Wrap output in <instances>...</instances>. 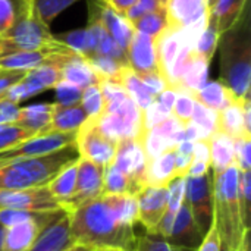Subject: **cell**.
Here are the masks:
<instances>
[{"instance_id": "30", "label": "cell", "mask_w": 251, "mask_h": 251, "mask_svg": "<svg viewBox=\"0 0 251 251\" xmlns=\"http://www.w3.org/2000/svg\"><path fill=\"white\" fill-rule=\"evenodd\" d=\"M247 6L249 0H216L210 9V15L216 21L219 32L222 34L229 29L241 18Z\"/></svg>"}, {"instance_id": "38", "label": "cell", "mask_w": 251, "mask_h": 251, "mask_svg": "<svg viewBox=\"0 0 251 251\" xmlns=\"http://www.w3.org/2000/svg\"><path fill=\"white\" fill-rule=\"evenodd\" d=\"M219 29H218V25H216V21L213 19V16L210 15L209 18V22H207V26L206 29L201 32L197 44H196V49H194V53L204 57L206 60L212 62V57L218 49V43H219Z\"/></svg>"}, {"instance_id": "45", "label": "cell", "mask_w": 251, "mask_h": 251, "mask_svg": "<svg viewBox=\"0 0 251 251\" xmlns=\"http://www.w3.org/2000/svg\"><path fill=\"white\" fill-rule=\"evenodd\" d=\"M31 137H34V134L18 125H0V151L7 150Z\"/></svg>"}, {"instance_id": "44", "label": "cell", "mask_w": 251, "mask_h": 251, "mask_svg": "<svg viewBox=\"0 0 251 251\" xmlns=\"http://www.w3.org/2000/svg\"><path fill=\"white\" fill-rule=\"evenodd\" d=\"M185 194V176H176L168 184V201L166 212L169 215H176L184 203Z\"/></svg>"}, {"instance_id": "43", "label": "cell", "mask_w": 251, "mask_h": 251, "mask_svg": "<svg viewBox=\"0 0 251 251\" xmlns=\"http://www.w3.org/2000/svg\"><path fill=\"white\" fill-rule=\"evenodd\" d=\"M134 251H191L169 244L165 238L156 234H141L135 238Z\"/></svg>"}, {"instance_id": "15", "label": "cell", "mask_w": 251, "mask_h": 251, "mask_svg": "<svg viewBox=\"0 0 251 251\" xmlns=\"http://www.w3.org/2000/svg\"><path fill=\"white\" fill-rule=\"evenodd\" d=\"M138 222L146 228V232L153 234L166 212L168 187L146 185L137 196Z\"/></svg>"}, {"instance_id": "55", "label": "cell", "mask_w": 251, "mask_h": 251, "mask_svg": "<svg viewBox=\"0 0 251 251\" xmlns=\"http://www.w3.org/2000/svg\"><path fill=\"white\" fill-rule=\"evenodd\" d=\"M196 251H221V240H219V234H218L215 222H212L210 229L206 232L201 244Z\"/></svg>"}, {"instance_id": "41", "label": "cell", "mask_w": 251, "mask_h": 251, "mask_svg": "<svg viewBox=\"0 0 251 251\" xmlns=\"http://www.w3.org/2000/svg\"><path fill=\"white\" fill-rule=\"evenodd\" d=\"M76 1L79 0H35V13L46 25H50V22Z\"/></svg>"}, {"instance_id": "53", "label": "cell", "mask_w": 251, "mask_h": 251, "mask_svg": "<svg viewBox=\"0 0 251 251\" xmlns=\"http://www.w3.org/2000/svg\"><path fill=\"white\" fill-rule=\"evenodd\" d=\"M26 75L25 71H10V69H0V100L3 99L4 93L19 82Z\"/></svg>"}, {"instance_id": "42", "label": "cell", "mask_w": 251, "mask_h": 251, "mask_svg": "<svg viewBox=\"0 0 251 251\" xmlns=\"http://www.w3.org/2000/svg\"><path fill=\"white\" fill-rule=\"evenodd\" d=\"M250 193L251 174L250 171H240L238 174V201L241 210V219L246 228L250 229Z\"/></svg>"}, {"instance_id": "47", "label": "cell", "mask_w": 251, "mask_h": 251, "mask_svg": "<svg viewBox=\"0 0 251 251\" xmlns=\"http://www.w3.org/2000/svg\"><path fill=\"white\" fill-rule=\"evenodd\" d=\"M54 91H56V103L60 106H75L79 104L81 101L82 90L71 82L59 81L54 85Z\"/></svg>"}, {"instance_id": "5", "label": "cell", "mask_w": 251, "mask_h": 251, "mask_svg": "<svg viewBox=\"0 0 251 251\" xmlns=\"http://www.w3.org/2000/svg\"><path fill=\"white\" fill-rule=\"evenodd\" d=\"M62 43L50 32L35 10L21 18L9 31L0 38V56L16 51H32L49 47H57Z\"/></svg>"}, {"instance_id": "17", "label": "cell", "mask_w": 251, "mask_h": 251, "mask_svg": "<svg viewBox=\"0 0 251 251\" xmlns=\"http://www.w3.org/2000/svg\"><path fill=\"white\" fill-rule=\"evenodd\" d=\"M75 244L69 226V213L62 209L59 215L41 229L35 243L28 251H66Z\"/></svg>"}, {"instance_id": "21", "label": "cell", "mask_w": 251, "mask_h": 251, "mask_svg": "<svg viewBox=\"0 0 251 251\" xmlns=\"http://www.w3.org/2000/svg\"><path fill=\"white\" fill-rule=\"evenodd\" d=\"M72 51L63 43L57 47H49L41 50L32 51H16L6 56H0V69H10V71H31L40 66L44 60H47L51 54L56 53H69Z\"/></svg>"}, {"instance_id": "3", "label": "cell", "mask_w": 251, "mask_h": 251, "mask_svg": "<svg viewBox=\"0 0 251 251\" xmlns=\"http://www.w3.org/2000/svg\"><path fill=\"white\" fill-rule=\"evenodd\" d=\"M78 159V147L74 143L44 156L0 163V190L46 187L59 172Z\"/></svg>"}, {"instance_id": "37", "label": "cell", "mask_w": 251, "mask_h": 251, "mask_svg": "<svg viewBox=\"0 0 251 251\" xmlns=\"http://www.w3.org/2000/svg\"><path fill=\"white\" fill-rule=\"evenodd\" d=\"M191 122L199 128L201 140H209L218 131V112L196 101Z\"/></svg>"}, {"instance_id": "46", "label": "cell", "mask_w": 251, "mask_h": 251, "mask_svg": "<svg viewBox=\"0 0 251 251\" xmlns=\"http://www.w3.org/2000/svg\"><path fill=\"white\" fill-rule=\"evenodd\" d=\"M194 103H196V100H194L193 94H190L187 91H176V99H175V103L172 107V115L184 125L191 122Z\"/></svg>"}, {"instance_id": "35", "label": "cell", "mask_w": 251, "mask_h": 251, "mask_svg": "<svg viewBox=\"0 0 251 251\" xmlns=\"http://www.w3.org/2000/svg\"><path fill=\"white\" fill-rule=\"evenodd\" d=\"M60 43H63L66 47H69L72 51L84 56L85 59H90L96 54V44L93 34L88 28H78L68 31L62 34L60 37H56Z\"/></svg>"}, {"instance_id": "16", "label": "cell", "mask_w": 251, "mask_h": 251, "mask_svg": "<svg viewBox=\"0 0 251 251\" xmlns=\"http://www.w3.org/2000/svg\"><path fill=\"white\" fill-rule=\"evenodd\" d=\"M162 238H165L172 246L196 251L201 244L204 234L200 231V228L196 224L187 204L182 203V206L178 210V213L175 215L168 232Z\"/></svg>"}, {"instance_id": "50", "label": "cell", "mask_w": 251, "mask_h": 251, "mask_svg": "<svg viewBox=\"0 0 251 251\" xmlns=\"http://www.w3.org/2000/svg\"><path fill=\"white\" fill-rule=\"evenodd\" d=\"M235 150V165L238 171L251 169V138H237L234 140Z\"/></svg>"}, {"instance_id": "1", "label": "cell", "mask_w": 251, "mask_h": 251, "mask_svg": "<svg viewBox=\"0 0 251 251\" xmlns=\"http://www.w3.org/2000/svg\"><path fill=\"white\" fill-rule=\"evenodd\" d=\"M69 226L76 244L97 249H121L134 251L138 222L135 196H100L71 210Z\"/></svg>"}, {"instance_id": "40", "label": "cell", "mask_w": 251, "mask_h": 251, "mask_svg": "<svg viewBox=\"0 0 251 251\" xmlns=\"http://www.w3.org/2000/svg\"><path fill=\"white\" fill-rule=\"evenodd\" d=\"M87 60L91 65V68L94 69V72L101 79H109V81H115V82H116L119 74L122 72V69L128 66L116 59H112L107 56H100V54H94L93 57H90Z\"/></svg>"}, {"instance_id": "20", "label": "cell", "mask_w": 251, "mask_h": 251, "mask_svg": "<svg viewBox=\"0 0 251 251\" xmlns=\"http://www.w3.org/2000/svg\"><path fill=\"white\" fill-rule=\"evenodd\" d=\"M60 81L71 82V84L76 85L78 88L84 90L90 85L100 84L101 78L94 72V69L91 68V65L88 63V60L84 56H81L75 51H71L65 56V59L62 62Z\"/></svg>"}, {"instance_id": "32", "label": "cell", "mask_w": 251, "mask_h": 251, "mask_svg": "<svg viewBox=\"0 0 251 251\" xmlns=\"http://www.w3.org/2000/svg\"><path fill=\"white\" fill-rule=\"evenodd\" d=\"M35 10V0H0V38L24 16Z\"/></svg>"}, {"instance_id": "14", "label": "cell", "mask_w": 251, "mask_h": 251, "mask_svg": "<svg viewBox=\"0 0 251 251\" xmlns=\"http://www.w3.org/2000/svg\"><path fill=\"white\" fill-rule=\"evenodd\" d=\"M88 15L99 19V22L104 26L113 41L121 49L126 50L134 34V26L124 15L115 12L101 0H88Z\"/></svg>"}, {"instance_id": "36", "label": "cell", "mask_w": 251, "mask_h": 251, "mask_svg": "<svg viewBox=\"0 0 251 251\" xmlns=\"http://www.w3.org/2000/svg\"><path fill=\"white\" fill-rule=\"evenodd\" d=\"M132 26H134V31H138L151 38H156L169 26L165 6H162L150 13L143 15L141 18H138L137 21L132 22Z\"/></svg>"}, {"instance_id": "12", "label": "cell", "mask_w": 251, "mask_h": 251, "mask_svg": "<svg viewBox=\"0 0 251 251\" xmlns=\"http://www.w3.org/2000/svg\"><path fill=\"white\" fill-rule=\"evenodd\" d=\"M76 185L75 193L69 203L63 207L66 212L93 199L103 196V178L104 166H100L91 160L79 157L76 160Z\"/></svg>"}, {"instance_id": "29", "label": "cell", "mask_w": 251, "mask_h": 251, "mask_svg": "<svg viewBox=\"0 0 251 251\" xmlns=\"http://www.w3.org/2000/svg\"><path fill=\"white\" fill-rule=\"evenodd\" d=\"M193 97L200 104L216 112H221L231 103L237 101V99L221 81H207L199 91L193 94Z\"/></svg>"}, {"instance_id": "25", "label": "cell", "mask_w": 251, "mask_h": 251, "mask_svg": "<svg viewBox=\"0 0 251 251\" xmlns=\"http://www.w3.org/2000/svg\"><path fill=\"white\" fill-rule=\"evenodd\" d=\"M210 147V169L213 174H221L226 168L235 165V150L234 138L226 134L216 131L209 138Z\"/></svg>"}, {"instance_id": "49", "label": "cell", "mask_w": 251, "mask_h": 251, "mask_svg": "<svg viewBox=\"0 0 251 251\" xmlns=\"http://www.w3.org/2000/svg\"><path fill=\"white\" fill-rule=\"evenodd\" d=\"M171 115L172 113L163 109L157 101H153L146 110H143V131H150Z\"/></svg>"}, {"instance_id": "60", "label": "cell", "mask_w": 251, "mask_h": 251, "mask_svg": "<svg viewBox=\"0 0 251 251\" xmlns=\"http://www.w3.org/2000/svg\"><path fill=\"white\" fill-rule=\"evenodd\" d=\"M93 251H126V250H121V249H97V250Z\"/></svg>"}, {"instance_id": "33", "label": "cell", "mask_w": 251, "mask_h": 251, "mask_svg": "<svg viewBox=\"0 0 251 251\" xmlns=\"http://www.w3.org/2000/svg\"><path fill=\"white\" fill-rule=\"evenodd\" d=\"M116 82H119L125 88L128 96L135 101V104L141 110H146L154 101V97L151 96V93L146 88L143 81L138 78V75L129 66L122 69Z\"/></svg>"}, {"instance_id": "7", "label": "cell", "mask_w": 251, "mask_h": 251, "mask_svg": "<svg viewBox=\"0 0 251 251\" xmlns=\"http://www.w3.org/2000/svg\"><path fill=\"white\" fill-rule=\"evenodd\" d=\"M184 203L200 231L206 235L213 222V191L210 172L201 176H185Z\"/></svg>"}, {"instance_id": "31", "label": "cell", "mask_w": 251, "mask_h": 251, "mask_svg": "<svg viewBox=\"0 0 251 251\" xmlns=\"http://www.w3.org/2000/svg\"><path fill=\"white\" fill-rule=\"evenodd\" d=\"M76 162L68 165L62 172H59L47 185L51 196L57 200V203L62 206V209L69 203L75 193L76 185Z\"/></svg>"}, {"instance_id": "28", "label": "cell", "mask_w": 251, "mask_h": 251, "mask_svg": "<svg viewBox=\"0 0 251 251\" xmlns=\"http://www.w3.org/2000/svg\"><path fill=\"white\" fill-rule=\"evenodd\" d=\"M218 131L226 134L228 137L237 138H251V132L246 129L243 100H237L226 106L224 110L218 112Z\"/></svg>"}, {"instance_id": "2", "label": "cell", "mask_w": 251, "mask_h": 251, "mask_svg": "<svg viewBox=\"0 0 251 251\" xmlns=\"http://www.w3.org/2000/svg\"><path fill=\"white\" fill-rule=\"evenodd\" d=\"M249 6L241 18L219 35L221 82L237 100L250 96L251 85V28Z\"/></svg>"}, {"instance_id": "59", "label": "cell", "mask_w": 251, "mask_h": 251, "mask_svg": "<svg viewBox=\"0 0 251 251\" xmlns=\"http://www.w3.org/2000/svg\"><path fill=\"white\" fill-rule=\"evenodd\" d=\"M3 235H4V228L0 226V251H3Z\"/></svg>"}, {"instance_id": "61", "label": "cell", "mask_w": 251, "mask_h": 251, "mask_svg": "<svg viewBox=\"0 0 251 251\" xmlns=\"http://www.w3.org/2000/svg\"><path fill=\"white\" fill-rule=\"evenodd\" d=\"M215 1H216V0H207V6H209V10H210V9L213 7Z\"/></svg>"}, {"instance_id": "19", "label": "cell", "mask_w": 251, "mask_h": 251, "mask_svg": "<svg viewBox=\"0 0 251 251\" xmlns=\"http://www.w3.org/2000/svg\"><path fill=\"white\" fill-rule=\"evenodd\" d=\"M163 6L169 26L176 29L193 24L210 12L207 0H165Z\"/></svg>"}, {"instance_id": "34", "label": "cell", "mask_w": 251, "mask_h": 251, "mask_svg": "<svg viewBox=\"0 0 251 251\" xmlns=\"http://www.w3.org/2000/svg\"><path fill=\"white\" fill-rule=\"evenodd\" d=\"M138 188L113 165L104 166V178H103V194L104 196H121L129 194L137 196Z\"/></svg>"}, {"instance_id": "23", "label": "cell", "mask_w": 251, "mask_h": 251, "mask_svg": "<svg viewBox=\"0 0 251 251\" xmlns=\"http://www.w3.org/2000/svg\"><path fill=\"white\" fill-rule=\"evenodd\" d=\"M209 66H210L209 60L191 51L182 68L179 81L174 90L194 94L209 81Z\"/></svg>"}, {"instance_id": "48", "label": "cell", "mask_w": 251, "mask_h": 251, "mask_svg": "<svg viewBox=\"0 0 251 251\" xmlns=\"http://www.w3.org/2000/svg\"><path fill=\"white\" fill-rule=\"evenodd\" d=\"M41 212H29V210H13V209H0V226L4 229L15 226L18 224L35 219Z\"/></svg>"}, {"instance_id": "22", "label": "cell", "mask_w": 251, "mask_h": 251, "mask_svg": "<svg viewBox=\"0 0 251 251\" xmlns=\"http://www.w3.org/2000/svg\"><path fill=\"white\" fill-rule=\"evenodd\" d=\"M154 47H156V54H157V62H159V71L166 79L181 50L185 47L182 43L179 29L168 26L160 35L154 38Z\"/></svg>"}, {"instance_id": "54", "label": "cell", "mask_w": 251, "mask_h": 251, "mask_svg": "<svg viewBox=\"0 0 251 251\" xmlns=\"http://www.w3.org/2000/svg\"><path fill=\"white\" fill-rule=\"evenodd\" d=\"M19 106L9 100H0V125H10L15 124L19 115Z\"/></svg>"}, {"instance_id": "4", "label": "cell", "mask_w": 251, "mask_h": 251, "mask_svg": "<svg viewBox=\"0 0 251 251\" xmlns=\"http://www.w3.org/2000/svg\"><path fill=\"white\" fill-rule=\"evenodd\" d=\"M238 168L232 165L221 174L212 176L213 191V222L216 225L221 250L235 251L243 237L250 232L241 219L238 201Z\"/></svg>"}, {"instance_id": "62", "label": "cell", "mask_w": 251, "mask_h": 251, "mask_svg": "<svg viewBox=\"0 0 251 251\" xmlns=\"http://www.w3.org/2000/svg\"><path fill=\"white\" fill-rule=\"evenodd\" d=\"M159 1H165V0H159Z\"/></svg>"}, {"instance_id": "6", "label": "cell", "mask_w": 251, "mask_h": 251, "mask_svg": "<svg viewBox=\"0 0 251 251\" xmlns=\"http://www.w3.org/2000/svg\"><path fill=\"white\" fill-rule=\"evenodd\" d=\"M97 128L107 138L119 143L125 138L143 137V110L126 96L119 101L104 106V112L96 119Z\"/></svg>"}, {"instance_id": "39", "label": "cell", "mask_w": 251, "mask_h": 251, "mask_svg": "<svg viewBox=\"0 0 251 251\" xmlns=\"http://www.w3.org/2000/svg\"><path fill=\"white\" fill-rule=\"evenodd\" d=\"M79 104L84 109L87 119H97L104 112V99H103L100 85L94 84V85L84 88Z\"/></svg>"}, {"instance_id": "13", "label": "cell", "mask_w": 251, "mask_h": 251, "mask_svg": "<svg viewBox=\"0 0 251 251\" xmlns=\"http://www.w3.org/2000/svg\"><path fill=\"white\" fill-rule=\"evenodd\" d=\"M57 210H47L41 212L35 219L18 224L4 229L3 235V251H28L35 243L37 237L40 235L41 229L49 225L60 212Z\"/></svg>"}, {"instance_id": "18", "label": "cell", "mask_w": 251, "mask_h": 251, "mask_svg": "<svg viewBox=\"0 0 251 251\" xmlns=\"http://www.w3.org/2000/svg\"><path fill=\"white\" fill-rule=\"evenodd\" d=\"M126 57H128V66L137 75L160 72L156 47H154V38L146 34L134 31L129 44L126 47Z\"/></svg>"}, {"instance_id": "11", "label": "cell", "mask_w": 251, "mask_h": 251, "mask_svg": "<svg viewBox=\"0 0 251 251\" xmlns=\"http://www.w3.org/2000/svg\"><path fill=\"white\" fill-rule=\"evenodd\" d=\"M0 209L47 212L62 209V206L46 185L28 190H0Z\"/></svg>"}, {"instance_id": "27", "label": "cell", "mask_w": 251, "mask_h": 251, "mask_svg": "<svg viewBox=\"0 0 251 251\" xmlns=\"http://www.w3.org/2000/svg\"><path fill=\"white\" fill-rule=\"evenodd\" d=\"M54 103H37L19 109L18 119L13 125H18L31 134H40L51 121Z\"/></svg>"}, {"instance_id": "10", "label": "cell", "mask_w": 251, "mask_h": 251, "mask_svg": "<svg viewBox=\"0 0 251 251\" xmlns=\"http://www.w3.org/2000/svg\"><path fill=\"white\" fill-rule=\"evenodd\" d=\"M112 163L138 188V191H141L147 185L146 169L149 159L141 137L121 140L118 143L116 154Z\"/></svg>"}, {"instance_id": "58", "label": "cell", "mask_w": 251, "mask_h": 251, "mask_svg": "<svg viewBox=\"0 0 251 251\" xmlns=\"http://www.w3.org/2000/svg\"><path fill=\"white\" fill-rule=\"evenodd\" d=\"M66 251H93V249H90L87 246H82V244H75L74 247L68 249Z\"/></svg>"}, {"instance_id": "26", "label": "cell", "mask_w": 251, "mask_h": 251, "mask_svg": "<svg viewBox=\"0 0 251 251\" xmlns=\"http://www.w3.org/2000/svg\"><path fill=\"white\" fill-rule=\"evenodd\" d=\"M176 178L175 174V149H171L156 159L149 160L146 169V184L150 187H168Z\"/></svg>"}, {"instance_id": "51", "label": "cell", "mask_w": 251, "mask_h": 251, "mask_svg": "<svg viewBox=\"0 0 251 251\" xmlns=\"http://www.w3.org/2000/svg\"><path fill=\"white\" fill-rule=\"evenodd\" d=\"M163 6V1H159V0H138L126 13H125V18L132 24L134 21H137L138 18H141L143 15L146 13H150L159 7Z\"/></svg>"}, {"instance_id": "52", "label": "cell", "mask_w": 251, "mask_h": 251, "mask_svg": "<svg viewBox=\"0 0 251 251\" xmlns=\"http://www.w3.org/2000/svg\"><path fill=\"white\" fill-rule=\"evenodd\" d=\"M138 78L143 81V84L146 85V88L151 93L153 97H156L157 94H160L163 90H166L169 85L166 82V79L163 78V75L160 72H150V74H141L138 75Z\"/></svg>"}, {"instance_id": "63", "label": "cell", "mask_w": 251, "mask_h": 251, "mask_svg": "<svg viewBox=\"0 0 251 251\" xmlns=\"http://www.w3.org/2000/svg\"><path fill=\"white\" fill-rule=\"evenodd\" d=\"M221 251H225V250H221Z\"/></svg>"}, {"instance_id": "57", "label": "cell", "mask_w": 251, "mask_h": 251, "mask_svg": "<svg viewBox=\"0 0 251 251\" xmlns=\"http://www.w3.org/2000/svg\"><path fill=\"white\" fill-rule=\"evenodd\" d=\"M104 4H107L110 9H113L115 12L121 13L125 16V13L138 1V0H101Z\"/></svg>"}, {"instance_id": "56", "label": "cell", "mask_w": 251, "mask_h": 251, "mask_svg": "<svg viewBox=\"0 0 251 251\" xmlns=\"http://www.w3.org/2000/svg\"><path fill=\"white\" fill-rule=\"evenodd\" d=\"M175 99H176V91L174 88L168 87L166 90H163L160 94H157L154 97V101H157L163 109H166L168 112L172 113V107H174Z\"/></svg>"}, {"instance_id": "8", "label": "cell", "mask_w": 251, "mask_h": 251, "mask_svg": "<svg viewBox=\"0 0 251 251\" xmlns=\"http://www.w3.org/2000/svg\"><path fill=\"white\" fill-rule=\"evenodd\" d=\"M75 144L79 157L91 160L100 166H107L113 162L118 143L107 138L96 125V119H87L76 132Z\"/></svg>"}, {"instance_id": "24", "label": "cell", "mask_w": 251, "mask_h": 251, "mask_svg": "<svg viewBox=\"0 0 251 251\" xmlns=\"http://www.w3.org/2000/svg\"><path fill=\"white\" fill-rule=\"evenodd\" d=\"M87 121V115L81 104L75 106H60L54 103L53 115L50 124L37 135L43 134H54V132H76L82 124Z\"/></svg>"}, {"instance_id": "9", "label": "cell", "mask_w": 251, "mask_h": 251, "mask_svg": "<svg viewBox=\"0 0 251 251\" xmlns=\"http://www.w3.org/2000/svg\"><path fill=\"white\" fill-rule=\"evenodd\" d=\"M76 132H65V134L54 132V134L34 135L7 150L0 151V163L15 162L19 159H31V157L53 153L59 149L74 144L76 140Z\"/></svg>"}]
</instances>
